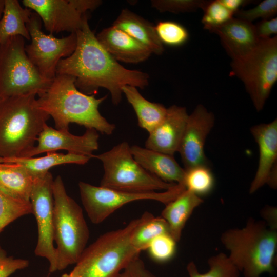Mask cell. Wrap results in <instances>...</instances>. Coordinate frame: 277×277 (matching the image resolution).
<instances>
[{"label": "cell", "mask_w": 277, "mask_h": 277, "mask_svg": "<svg viewBox=\"0 0 277 277\" xmlns=\"http://www.w3.org/2000/svg\"><path fill=\"white\" fill-rule=\"evenodd\" d=\"M4 0H0V17H1L4 8Z\"/></svg>", "instance_id": "cell-43"}, {"label": "cell", "mask_w": 277, "mask_h": 277, "mask_svg": "<svg viewBox=\"0 0 277 277\" xmlns=\"http://www.w3.org/2000/svg\"><path fill=\"white\" fill-rule=\"evenodd\" d=\"M259 38H270L277 34V18L262 19L254 25Z\"/></svg>", "instance_id": "cell-38"}, {"label": "cell", "mask_w": 277, "mask_h": 277, "mask_svg": "<svg viewBox=\"0 0 277 277\" xmlns=\"http://www.w3.org/2000/svg\"><path fill=\"white\" fill-rule=\"evenodd\" d=\"M277 13V1L264 0L256 6L247 10H239L234 17L252 23L259 18L262 19L273 18Z\"/></svg>", "instance_id": "cell-35"}, {"label": "cell", "mask_w": 277, "mask_h": 277, "mask_svg": "<svg viewBox=\"0 0 277 277\" xmlns=\"http://www.w3.org/2000/svg\"><path fill=\"white\" fill-rule=\"evenodd\" d=\"M96 37L117 61L137 64L147 60L152 54L143 45L114 26L104 28Z\"/></svg>", "instance_id": "cell-19"}, {"label": "cell", "mask_w": 277, "mask_h": 277, "mask_svg": "<svg viewBox=\"0 0 277 277\" xmlns=\"http://www.w3.org/2000/svg\"><path fill=\"white\" fill-rule=\"evenodd\" d=\"M122 92L136 113L138 126L148 133L165 118L167 108L162 104L146 100L137 88L126 85L123 87Z\"/></svg>", "instance_id": "cell-25"}, {"label": "cell", "mask_w": 277, "mask_h": 277, "mask_svg": "<svg viewBox=\"0 0 277 277\" xmlns=\"http://www.w3.org/2000/svg\"><path fill=\"white\" fill-rule=\"evenodd\" d=\"M38 96V106L52 117L58 130L69 131L71 123L108 135L115 129V125L109 122L98 110L107 95L96 98L94 95L82 92L76 88L72 76L56 75L47 89Z\"/></svg>", "instance_id": "cell-2"}, {"label": "cell", "mask_w": 277, "mask_h": 277, "mask_svg": "<svg viewBox=\"0 0 277 277\" xmlns=\"http://www.w3.org/2000/svg\"><path fill=\"white\" fill-rule=\"evenodd\" d=\"M185 170L183 184L186 190L200 197L212 190L214 179L208 166H196Z\"/></svg>", "instance_id": "cell-29"}, {"label": "cell", "mask_w": 277, "mask_h": 277, "mask_svg": "<svg viewBox=\"0 0 277 277\" xmlns=\"http://www.w3.org/2000/svg\"><path fill=\"white\" fill-rule=\"evenodd\" d=\"M221 4L225 7L228 10L232 12L234 14L240 7L250 3V1L245 0H220Z\"/></svg>", "instance_id": "cell-41"}, {"label": "cell", "mask_w": 277, "mask_h": 277, "mask_svg": "<svg viewBox=\"0 0 277 277\" xmlns=\"http://www.w3.org/2000/svg\"><path fill=\"white\" fill-rule=\"evenodd\" d=\"M42 21L38 15L32 12L27 24L31 43L25 46L26 54L41 75L52 81L60 61L70 56L77 45L75 33L57 38L46 34L42 30Z\"/></svg>", "instance_id": "cell-11"}, {"label": "cell", "mask_w": 277, "mask_h": 277, "mask_svg": "<svg viewBox=\"0 0 277 277\" xmlns=\"http://www.w3.org/2000/svg\"><path fill=\"white\" fill-rule=\"evenodd\" d=\"M207 2L196 0H152L151 5L152 7L161 12L179 13L203 9Z\"/></svg>", "instance_id": "cell-34"}, {"label": "cell", "mask_w": 277, "mask_h": 277, "mask_svg": "<svg viewBox=\"0 0 277 277\" xmlns=\"http://www.w3.org/2000/svg\"><path fill=\"white\" fill-rule=\"evenodd\" d=\"M51 82L29 59L23 37L13 36L0 43V100L30 93L39 96Z\"/></svg>", "instance_id": "cell-8"}, {"label": "cell", "mask_w": 277, "mask_h": 277, "mask_svg": "<svg viewBox=\"0 0 277 277\" xmlns=\"http://www.w3.org/2000/svg\"><path fill=\"white\" fill-rule=\"evenodd\" d=\"M98 139L97 131L94 129H87L84 134L77 136L69 131L58 130L46 124L38 137L37 144L25 157L65 150L69 153L92 159L93 152L98 149Z\"/></svg>", "instance_id": "cell-14"}, {"label": "cell", "mask_w": 277, "mask_h": 277, "mask_svg": "<svg viewBox=\"0 0 277 277\" xmlns=\"http://www.w3.org/2000/svg\"><path fill=\"white\" fill-rule=\"evenodd\" d=\"M188 116L185 107H169L164 120L149 133L145 147L173 155L178 151Z\"/></svg>", "instance_id": "cell-17"}, {"label": "cell", "mask_w": 277, "mask_h": 277, "mask_svg": "<svg viewBox=\"0 0 277 277\" xmlns=\"http://www.w3.org/2000/svg\"><path fill=\"white\" fill-rule=\"evenodd\" d=\"M250 131L259 147L258 169L249 192L253 193L265 184L272 188L277 183V120L252 126Z\"/></svg>", "instance_id": "cell-16"}, {"label": "cell", "mask_w": 277, "mask_h": 277, "mask_svg": "<svg viewBox=\"0 0 277 277\" xmlns=\"http://www.w3.org/2000/svg\"><path fill=\"white\" fill-rule=\"evenodd\" d=\"M24 7L34 11L50 34L75 33L80 29L86 14L80 12L73 0H23Z\"/></svg>", "instance_id": "cell-15"}, {"label": "cell", "mask_w": 277, "mask_h": 277, "mask_svg": "<svg viewBox=\"0 0 277 277\" xmlns=\"http://www.w3.org/2000/svg\"><path fill=\"white\" fill-rule=\"evenodd\" d=\"M75 33L76 48L70 56L60 61L56 75L73 77L76 88L87 95H95L100 88L107 89L115 105L122 100L124 86L144 89L148 85L147 73L126 69L103 48L91 30L88 17Z\"/></svg>", "instance_id": "cell-1"}, {"label": "cell", "mask_w": 277, "mask_h": 277, "mask_svg": "<svg viewBox=\"0 0 277 277\" xmlns=\"http://www.w3.org/2000/svg\"><path fill=\"white\" fill-rule=\"evenodd\" d=\"M83 206L91 222H103L124 205L136 201L153 200L165 205L175 199L186 189L183 184H177L165 191L134 192L118 190L89 183H78Z\"/></svg>", "instance_id": "cell-10"}, {"label": "cell", "mask_w": 277, "mask_h": 277, "mask_svg": "<svg viewBox=\"0 0 277 277\" xmlns=\"http://www.w3.org/2000/svg\"><path fill=\"white\" fill-rule=\"evenodd\" d=\"M80 275V270L77 267L75 266L70 273L65 274L62 276V277H79Z\"/></svg>", "instance_id": "cell-42"}, {"label": "cell", "mask_w": 277, "mask_h": 277, "mask_svg": "<svg viewBox=\"0 0 277 277\" xmlns=\"http://www.w3.org/2000/svg\"><path fill=\"white\" fill-rule=\"evenodd\" d=\"M91 158L83 155L67 153L48 152L42 157L2 158L0 163H12L23 167L34 179L43 176L49 172L50 168L57 165L66 164L84 165Z\"/></svg>", "instance_id": "cell-24"}, {"label": "cell", "mask_w": 277, "mask_h": 277, "mask_svg": "<svg viewBox=\"0 0 277 277\" xmlns=\"http://www.w3.org/2000/svg\"><path fill=\"white\" fill-rule=\"evenodd\" d=\"M204 15L202 23L209 31L227 23L234 17V14L224 7L220 0L208 1L202 9Z\"/></svg>", "instance_id": "cell-32"}, {"label": "cell", "mask_w": 277, "mask_h": 277, "mask_svg": "<svg viewBox=\"0 0 277 277\" xmlns=\"http://www.w3.org/2000/svg\"><path fill=\"white\" fill-rule=\"evenodd\" d=\"M208 271L200 273L193 262L189 263L186 269L189 277H239L240 271L228 255L223 252L209 258Z\"/></svg>", "instance_id": "cell-27"}, {"label": "cell", "mask_w": 277, "mask_h": 277, "mask_svg": "<svg viewBox=\"0 0 277 277\" xmlns=\"http://www.w3.org/2000/svg\"><path fill=\"white\" fill-rule=\"evenodd\" d=\"M53 179L49 172L34 179L30 195V202L37 225V242L34 253L49 263L50 273L57 271V258L54 246Z\"/></svg>", "instance_id": "cell-12"}, {"label": "cell", "mask_w": 277, "mask_h": 277, "mask_svg": "<svg viewBox=\"0 0 277 277\" xmlns=\"http://www.w3.org/2000/svg\"><path fill=\"white\" fill-rule=\"evenodd\" d=\"M153 214L144 212L123 228L100 236L84 250L76 266L79 277H116L141 251L131 244L132 236L138 228Z\"/></svg>", "instance_id": "cell-5"}, {"label": "cell", "mask_w": 277, "mask_h": 277, "mask_svg": "<svg viewBox=\"0 0 277 277\" xmlns=\"http://www.w3.org/2000/svg\"><path fill=\"white\" fill-rule=\"evenodd\" d=\"M130 149L135 161L149 173L167 183L183 184L185 170L173 155L138 145Z\"/></svg>", "instance_id": "cell-20"}, {"label": "cell", "mask_w": 277, "mask_h": 277, "mask_svg": "<svg viewBox=\"0 0 277 277\" xmlns=\"http://www.w3.org/2000/svg\"><path fill=\"white\" fill-rule=\"evenodd\" d=\"M30 93L0 100V157H25L50 116Z\"/></svg>", "instance_id": "cell-3"}, {"label": "cell", "mask_w": 277, "mask_h": 277, "mask_svg": "<svg viewBox=\"0 0 277 277\" xmlns=\"http://www.w3.org/2000/svg\"><path fill=\"white\" fill-rule=\"evenodd\" d=\"M210 32L219 36L223 47L232 61L248 54L260 41L252 23L235 17Z\"/></svg>", "instance_id": "cell-18"}, {"label": "cell", "mask_w": 277, "mask_h": 277, "mask_svg": "<svg viewBox=\"0 0 277 277\" xmlns=\"http://www.w3.org/2000/svg\"><path fill=\"white\" fill-rule=\"evenodd\" d=\"M54 241L57 271L76 264L86 248L89 230L79 205L67 193L61 176L53 180Z\"/></svg>", "instance_id": "cell-6"}, {"label": "cell", "mask_w": 277, "mask_h": 277, "mask_svg": "<svg viewBox=\"0 0 277 277\" xmlns=\"http://www.w3.org/2000/svg\"><path fill=\"white\" fill-rule=\"evenodd\" d=\"M221 241L229 252V259L244 277L274 273L277 231L265 221L250 218L245 227L224 231Z\"/></svg>", "instance_id": "cell-4"}, {"label": "cell", "mask_w": 277, "mask_h": 277, "mask_svg": "<svg viewBox=\"0 0 277 277\" xmlns=\"http://www.w3.org/2000/svg\"><path fill=\"white\" fill-rule=\"evenodd\" d=\"M214 123L213 114L202 105H198L189 115L177 151L185 170L196 166H208L204 146Z\"/></svg>", "instance_id": "cell-13"}, {"label": "cell", "mask_w": 277, "mask_h": 277, "mask_svg": "<svg viewBox=\"0 0 277 277\" xmlns=\"http://www.w3.org/2000/svg\"><path fill=\"white\" fill-rule=\"evenodd\" d=\"M203 202L201 197L185 189L165 205L161 217L167 223L169 233L176 242L180 240L182 230L193 211Z\"/></svg>", "instance_id": "cell-22"}, {"label": "cell", "mask_w": 277, "mask_h": 277, "mask_svg": "<svg viewBox=\"0 0 277 277\" xmlns=\"http://www.w3.org/2000/svg\"><path fill=\"white\" fill-rule=\"evenodd\" d=\"M176 243L169 233L163 234L154 238L146 250L154 261L164 263L169 261L174 256Z\"/></svg>", "instance_id": "cell-33"}, {"label": "cell", "mask_w": 277, "mask_h": 277, "mask_svg": "<svg viewBox=\"0 0 277 277\" xmlns=\"http://www.w3.org/2000/svg\"><path fill=\"white\" fill-rule=\"evenodd\" d=\"M166 233H169L166 221L161 216H152L136 229L131 238V244L142 251L147 249L150 243L154 238Z\"/></svg>", "instance_id": "cell-28"}, {"label": "cell", "mask_w": 277, "mask_h": 277, "mask_svg": "<svg viewBox=\"0 0 277 277\" xmlns=\"http://www.w3.org/2000/svg\"><path fill=\"white\" fill-rule=\"evenodd\" d=\"M34 179L22 166L0 163V192L12 199L30 202Z\"/></svg>", "instance_id": "cell-23"}, {"label": "cell", "mask_w": 277, "mask_h": 277, "mask_svg": "<svg viewBox=\"0 0 277 277\" xmlns=\"http://www.w3.org/2000/svg\"><path fill=\"white\" fill-rule=\"evenodd\" d=\"M130 147L122 142L93 158L101 161L104 174L100 186L134 192L168 190L177 184L165 182L144 169L134 159Z\"/></svg>", "instance_id": "cell-7"}, {"label": "cell", "mask_w": 277, "mask_h": 277, "mask_svg": "<svg viewBox=\"0 0 277 277\" xmlns=\"http://www.w3.org/2000/svg\"><path fill=\"white\" fill-rule=\"evenodd\" d=\"M73 2L76 9L83 14H86L87 11L96 9L102 4V1L99 0H73Z\"/></svg>", "instance_id": "cell-39"}, {"label": "cell", "mask_w": 277, "mask_h": 277, "mask_svg": "<svg viewBox=\"0 0 277 277\" xmlns=\"http://www.w3.org/2000/svg\"><path fill=\"white\" fill-rule=\"evenodd\" d=\"M116 277H157L146 267L140 256L131 261Z\"/></svg>", "instance_id": "cell-37"}, {"label": "cell", "mask_w": 277, "mask_h": 277, "mask_svg": "<svg viewBox=\"0 0 277 277\" xmlns=\"http://www.w3.org/2000/svg\"><path fill=\"white\" fill-rule=\"evenodd\" d=\"M157 36L163 44L180 46L189 38L188 30L181 24L173 21H160L155 26Z\"/></svg>", "instance_id": "cell-31"}, {"label": "cell", "mask_w": 277, "mask_h": 277, "mask_svg": "<svg viewBox=\"0 0 277 277\" xmlns=\"http://www.w3.org/2000/svg\"><path fill=\"white\" fill-rule=\"evenodd\" d=\"M231 74L244 83L255 109L262 110L277 81V36L260 38L248 54L231 63Z\"/></svg>", "instance_id": "cell-9"}, {"label": "cell", "mask_w": 277, "mask_h": 277, "mask_svg": "<svg viewBox=\"0 0 277 277\" xmlns=\"http://www.w3.org/2000/svg\"><path fill=\"white\" fill-rule=\"evenodd\" d=\"M29 264L27 260L8 256L0 245V277H9L16 271L27 268Z\"/></svg>", "instance_id": "cell-36"}, {"label": "cell", "mask_w": 277, "mask_h": 277, "mask_svg": "<svg viewBox=\"0 0 277 277\" xmlns=\"http://www.w3.org/2000/svg\"><path fill=\"white\" fill-rule=\"evenodd\" d=\"M112 26L126 32L152 53L161 55L163 53V44L157 36L155 26L129 9H123Z\"/></svg>", "instance_id": "cell-21"}, {"label": "cell", "mask_w": 277, "mask_h": 277, "mask_svg": "<svg viewBox=\"0 0 277 277\" xmlns=\"http://www.w3.org/2000/svg\"><path fill=\"white\" fill-rule=\"evenodd\" d=\"M31 213L30 202L15 200L0 192V233L12 222Z\"/></svg>", "instance_id": "cell-30"}, {"label": "cell", "mask_w": 277, "mask_h": 277, "mask_svg": "<svg viewBox=\"0 0 277 277\" xmlns=\"http://www.w3.org/2000/svg\"><path fill=\"white\" fill-rule=\"evenodd\" d=\"M262 216L266 224L271 228L276 229V209L267 206L262 210Z\"/></svg>", "instance_id": "cell-40"}, {"label": "cell", "mask_w": 277, "mask_h": 277, "mask_svg": "<svg viewBox=\"0 0 277 277\" xmlns=\"http://www.w3.org/2000/svg\"><path fill=\"white\" fill-rule=\"evenodd\" d=\"M32 13L30 9L23 7L17 0H4L0 19V43L16 36L30 40L27 25Z\"/></svg>", "instance_id": "cell-26"}]
</instances>
